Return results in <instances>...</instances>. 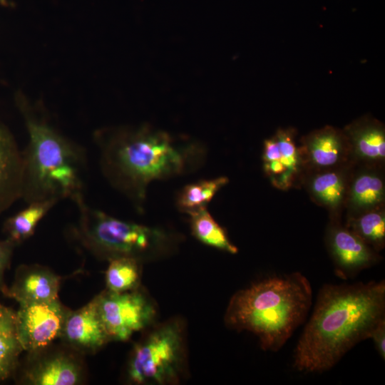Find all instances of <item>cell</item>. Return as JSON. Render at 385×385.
I'll return each instance as SVG.
<instances>
[{"mask_svg":"<svg viewBox=\"0 0 385 385\" xmlns=\"http://www.w3.org/2000/svg\"><path fill=\"white\" fill-rule=\"evenodd\" d=\"M385 320V281L326 284L294 351L293 368L323 373Z\"/></svg>","mask_w":385,"mask_h":385,"instance_id":"1","label":"cell"},{"mask_svg":"<svg viewBox=\"0 0 385 385\" xmlns=\"http://www.w3.org/2000/svg\"><path fill=\"white\" fill-rule=\"evenodd\" d=\"M96 143L103 175L139 212L143 211L150 182L194 170L205 155L198 143L148 126L103 134Z\"/></svg>","mask_w":385,"mask_h":385,"instance_id":"2","label":"cell"},{"mask_svg":"<svg viewBox=\"0 0 385 385\" xmlns=\"http://www.w3.org/2000/svg\"><path fill=\"white\" fill-rule=\"evenodd\" d=\"M312 304V289L301 272L272 275L235 292L225 322L230 329L258 337L265 351H279L304 322Z\"/></svg>","mask_w":385,"mask_h":385,"instance_id":"3","label":"cell"},{"mask_svg":"<svg viewBox=\"0 0 385 385\" xmlns=\"http://www.w3.org/2000/svg\"><path fill=\"white\" fill-rule=\"evenodd\" d=\"M29 140L22 151V197L28 203L83 195L86 151L21 105Z\"/></svg>","mask_w":385,"mask_h":385,"instance_id":"4","label":"cell"},{"mask_svg":"<svg viewBox=\"0 0 385 385\" xmlns=\"http://www.w3.org/2000/svg\"><path fill=\"white\" fill-rule=\"evenodd\" d=\"M73 202L78 217L71 233L83 248L98 259L131 257L142 262L165 255L175 244L173 234L115 218L88 205L83 195Z\"/></svg>","mask_w":385,"mask_h":385,"instance_id":"5","label":"cell"},{"mask_svg":"<svg viewBox=\"0 0 385 385\" xmlns=\"http://www.w3.org/2000/svg\"><path fill=\"white\" fill-rule=\"evenodd\" d=\"M184 327L170 319L153 327L137 344L128 365L135 384H172L180 381L185 361Z\"/></svg>","mask_w":385,"mask_h":385,"instance_id":"6","label":"cell"},{"mask_svg":"<svg viewBox=\"0 0 385 385\" xmlns=\"http://www.w3.org/2000/svg\"><path fill=\"white\" fill-rule=\"evenodd\" d=\"M97 309L111 341H126L152 324L156 307L140 287L124 292L106 289L95 297Z\"/></svg>","mask_w":385,"mask_h":385,"instance_id":"7","label":"cell"},{"mask_svg":"<svg viewBox=\"0 0 385 385\" xmlns=\"http://www.w3.org/2000/svg\"><path fill=\"white\" fill-rule=\"evenodd\" d=\"M297 135L292 127L279 128L263 142V172L272 186L281 190L301 187L305 173Z\"/></svg>","mask_w":385,"mask_h":385,"instance_id":"8","label":"cell"},{"mask_svg":"<svg viewBox=\"0 0 385 385\" xmlns=\"http://www.w3.org/2000/svg\"><path fill=\"white\" fill-rule=\"evenodd\" d=\"M68 310L58 299L19 304L16 311V322L23 350L28 353L36 352L60 338Z\"/></svg>","mask_w":385,"mask_h":385,"instance_id":"9","label":"cell"},{"mask_svg":"<svg viewBox=\"0 0 385 385\" xmlns=\"http://www.w3.org/2000/svg\"><path fill=\"white\" fill-rule=\"evenodd\" d=\"M66 349L48 350V346L33 353L21 374L20 381L31 385H76L83 382L84 369L81 354Z\"/></svg>","mask_w":385,"mask_h":385,"instance_id":"10","label":"cell"},{"mask_svg":"<svg viewBox=\"0 0 385 385\" xmlns=\"http://www.w3.org/2000/svg\"><path fill=\"white\" fill-rule=\"evenodd\" d=\"M324 242L335 274L343 279L355 277L382 260L379 252L346 227L342 221L329 220Z\"/></svg>","mask_w":385,"mask_h":385,"instance_id":"11","label":"cell"},{"mask_svg":"<svg viewBox=\"0 0 385 385\" xmlns=\"http://www.w3.org/2000/svg\"><path fill=\"white\" fill-rule=\"evenodd\" d=\"M299 147L305 173L354 163L343 130L332 125L313 130L302 136Z\"/></svg>","mask_w":385,"mask_h":385,"instance_id":"12","label":"cell"},{"mask_svg":"<svg viewBox=\"0 0 385 385\" xmlns=\"http://www.w3.org/2000/svg\"><path fill=\"white\" fill-rule=\"evenodd\" d=\"M354 163L305 173L301 187L312 200L328 211L330 221H342L349 179Z\"/></svg>","mask_w":385,"mask_h":385,"instance_id":"13","label":"cell"},{"mask_svg":"<svg viewBox=\"0 0 385 385\" xmlns=\"http://www.w3.org/2000/svg\"><path fill=\"white\" fill-rule=\"evenodd\" d=\"M60 339L81 354L95 353L111 342L98 314L95 297L77 310H68Z\"/></svg>","mask_w":385,"mask_h":385,"instance_id":"14","label":"cell"},{"mask_svg":"<svg viewBox=\"0 0 385 385\" xmlns=\"http://www.w3.org/2000/svg\"><path fill=\"white\" fill-rule=\"evenodd\" d=\"M384 175V167L355 164L345 200V217L385 207Z\"/></svg>","mask_w":385,"mask_h":385,"instance_id":"15","label":"cell"},{"mask_svg":"<svg viewBox=\"0 0 385 385\" xmlns=\"http://www.w3.org/2000/svg\"><path fill=\"white\" fill-rule=\"evenodd\" d=\"M349 142L351 159L356 165L384 167V124L371 115H364L342 128Z\"/></svg>","mask_w":385,"mask_h":385,"instance_id":"16","label":"cell"},{"mask_svg":"<svg viewBox=\"0 0 385 385\" xmlns=\"http://www.w3.org/2000/svg\"><path fill=\"white\" fill-rule=\"evenodd\" d=\"M61 277L40 265H22L11 285L3 293L19 304L39 303L58 299Z\"/></svg>","mask_w":385,"mask_h":385,"instance_id":"17","label":"cell"},{"mask_svg":"<svg viewBox=\"0 0 385 385\" xmlns=\"http://www.w3.org/2000/svg\"><path fill=\"white\" fill-rule=\"evenodd\" d=\"M22 151L0 122V215L22 197Z\"/></svg>","mask_w":385,"mask_h":385,"instance_id":"18","label":"cell"},{"mask_svg":"<svg viewBox=\"0 0 385 385\" xmlns=\"http://www.w3.org/2000/svg\"><path fill=\"white\" fill-rule=\"evenodd\" d=\"M22 351L16 328V312L0 303V381L14 375Z\"/></svg>","mask_w":385,"mask_h":385,"instance_id":"19","label":"cell"},{"mask_svg":"<svg viewBox=\"0 0 385 385\" xmlns=\"http://www.w3.org/2000/svg\"><path fill=\"white\" fill-rule=\"evenodd\" d=\"M58 201L45 200L28 203L26 207L7 218L3 230L8 240L18 245L29 238L38 222Z\"/></svg>","mask_w":385,"mask_h":385,"instance_id":"20","label":"cell"},{"mask_svg":"<svg viewBox=\"0 0 385 385\" xmlns=\"http://www.w3.org/2000/svg\"><path fill=\"white\" fill-rule=\"evenodd\" d=\"M188 215L191 232L199 241L230 254L237 253L238 249L230 240L226 230L216 222L207 207Z\"/></svg>","mask_w":385,"mask_h":385,"instance_id":"21","label":"cell"},{"mask_svg":"<svg viewBox=\"0 0 385 385\" xmlns=\"http://www.w3.org/2000/svg\"><path fill=\"white\" fill-rule=\"evenodd\" d=\"M344 226L379 252L385 247V207L345 217Z\"/></svg>","mask_w":385,"mask_h":385,"instance_id":"22","label":"cell"},{"mask_svg":"<svg viewBox=\"0 0 385 385\" xmlns=\"http://www.w3.org/2000/svg\"><path fill=\"white\" fill-rule=\"evenodd\" d=\"M228 182L227 177L221 176L185 185L177 195L178 208L183 212L190 214L206 207L215 194Z\"/></svg>","mask_w":385,"mask_h":385,"instance_id":"23","label":"cell"},{"mask_svg":"<svg viewBox=\"0 0 385 385\" xmlns=\"http://www.w3.org/2000/svg\"><path fill=\"white\" fill-rule=\"evenodd\" d=\"M106 272V289L124 292L140 287L141 262L131 257L109 260Z\"/></svg>","mask_w":385,"mask_h":385,"instance_id":"24","label":"cell"},{"mask_svg":"<svg viewBox=\"0 0 385 385\" xmlns=\"http://www.w3.org/2000/svg\"><path fill=\"white\" fill-rule=\"evenodd\" d=\"M15 245L5 238L0 240V291L4 293L7 288L4 283L5 271L9 267Z\"/></svg>","mask_w":385,"mask_h":385,"instance_id":"25","label":"cell"},{"mask_svg":"<svg viewBox=\"0 0 385 385\" xmlns=\"http://www.w3.org/2000/svg\"><path fill=\"white\" fill-rule=\"evenodd\" d=\"M370 339H372L375 349L381 358L385 359V320L381 322L371 333Z\"/></svg>","mask_w":385,"mask_h":385,"instance_id":"26","label":"cell"},{"mask_svg":"<svg viewBox=\"0 0 385 385\" xmlns=\"http://www.w3.org/2000/svg\"><path fill=\"white\" fill-rule=\"evenodd\" d=\"M0 2H1L2 4H4V5H5V4H7L6 0H0Z\"/></svg>","mask_w":385,"mask_h":385,"instance_id":"27","label":"cell"}]
</instances>
